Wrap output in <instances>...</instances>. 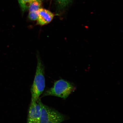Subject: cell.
<instances>
[{
  "instance_id": "8",
  "label": "cell",
  "mask_w": 123,
  "mask_h": 123,
  "mask_svg": "<svg viewBox=\"0 0 123 123\" xmlns=\"http://www.w3.org/2000/svg\"><path fill=\"white\" fill-rule=\"evenodd\" d=\"M34 0H18L20 7L23 12L28 9L30 3ZM43 1V0H41Z\"/></svg>"
},
{
  "instance_id": "9",
  "label": "cell",
  "mask_w": 123,
  "mask_h": 123,
  "mask_svg": "<svg viewBox=\"0 0 123 123\" xmlns=\"http://www.w3.org/2000/svg\"><path fill=\"white\" fill-rule=\"evenodd\" d=\"M39 10L38 11L29 12L28 18L31 20L36 21L37 20L39 14Z\"/></svg>"
},
{
  "instance_id": "6",
  "label": "cell",
  "mask_w": 123,
  "mask_h": 123,
  "mask_svg": "<svg viewBox=\"0 0 123 123\" xmlns=\"http://www.w3.org/2000/svg\"><path fill=\"white\" fill-rule=\"evenodd\" d=\"M73 0H56L58 10L59 12L63 11L73 1Z\"/></svg>"
},
{
  "instance_id": "4",
  "label": "cell",
  "mask_w": 123,
  "mask_h": 123,
  "mask_svg": "<svg viewBox=\"0 0 123 123\" xmlns=\"http://www.w3.org/2000/svg\"><path fill=\"white\" fill-rule=\"evenodd\" d=\"M41 108L38 99L31 101L29 109L27 123H40Z\"/></svg>"
},
{
  "instance_id": "3",
  "label": "cell",
  "mask_w": 123,
  "mask_h": 123,
  "mask_svg": "<svg viewBox=\"0 0 123 123\" xmlns=\"http://www.w3.org/2000/svg\"><path fill=\"white\" fill-rule=\"evenodd\" d=\"M38 101L41 108L40 123H61L67 119L57 111L43 104L40 99Z\"/></svg>"
},
{
  "instance_id": "1",
  "label": "cell",
  "mask_w": 123,
  "mask_h": 123,
  "mask_svg": "<svg viewBox=\"0 0 123 123\" xmlns=\"http://www.w3.org/2000/svg\"><path fill=\"white\" fill-rule=\"evenodd\" d=\"M37 65L33 85L31 88L32 101H37L45 89L44 67L39 55H37Z\"/></svg>"
},
{
  "instance_id": "7",
  "label": "cell",
  "mask_w": 123,
  "mask_h": 123,
  "mask_svg": "<svg viewBox=\"0 0 123 123\" xmlns=\"http://www.w3.org/2000/svg\"><path fill=\"white\" fill-rule=\"evenodd\" d=\"M42 1L41 0H34L31 2L28 9L29 12L38 11L41 8Z\"/></svg>"
},
{
  "instance_id": "5",
  "label": "cell",
  "mask_w": 123,
  "mask_h": 123,
  "mask_svg": "<svg viewBox=\"0 0 123 123\" xmlns=\"http://www.w3.org/2000/svg\"><path fill=\"white\" fill-rule=\"evenodd\" d=\"M39 14L37 22L38 25L43 26L46 25L51 22L54 15L49 10L42 8L39 10Z\"/></svg>"
},
{
  "instance_id": "2",
  "label": "cell",
  "mask_w": 123,
  "mask_h": 123,
  "mask_svg": "<svg viewBox=\"0 0 123 123\" xmlns=\"http://www.w3.org/2000/svg\"><path fill=\"white\" fill-rule=\"evenodd\" d=\"M75 89L73 84L61 79L55 81L53 87L46 91L43 97L53 96L65 99Z\"/></svg>"
}]
</instances>
